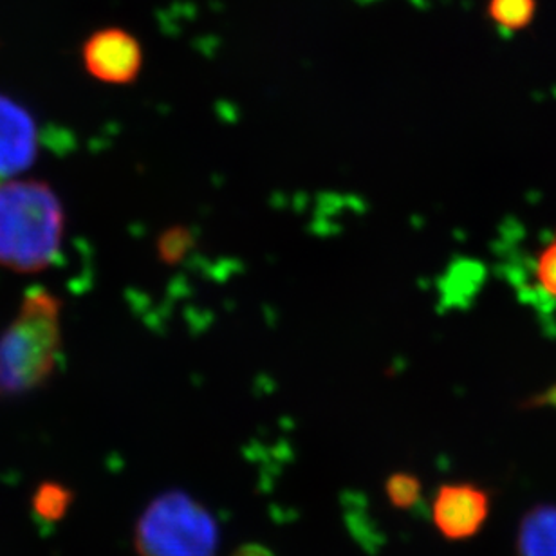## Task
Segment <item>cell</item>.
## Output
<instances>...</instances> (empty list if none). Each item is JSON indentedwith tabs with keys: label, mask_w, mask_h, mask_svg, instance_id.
Here are the masks:
<instances>
[{
	"label": "cell",
	"mask_w": 556,
	"mask_h": 556,
	"mask_svg": "<svg viewBox=\"0 0 556 556\" xmlns=\"http://www.w3.org/2000/svg\"><path fill=\"white\" fill-rule=\"evenodd\" d=\"M81 60L92 78L109 86H129L143 67V49L132 33L108 27L87 38Z\"/></svg>",
	"instance_id": "cell-4"
},
{
	"label": "cell",
	"mask_w": 556,
	"mask_h": 556,
	"mask_svg": "<svg viewBox=\"0 0 556 556\" xmlns=\"http://www.w3.org/2000/svg\"><path fill=\"white\" fill-rule=\"evenodd\" d=\"M553 397H555V400H556V392H555V396H553Z\"/></svg>",
	"instance_id": "cell-14"
},
{
	"label": "cell",
	"mask_w": 556,
	"mask_h": 556,
	"mask_svg": "<svg viewBox=\"0 0 556 556\" xmlns=\"http://www.w3.org/2000/svg\"><path fill=\"white\" fill-rule=\"evenodd\" d=\"M60 300L48 289H31L0 334V397L37 391L53 376L62 351Z\"/></svg>",
	"instance_id": "cell-2"
},
{
	"label": "cell",
	"mask_w": 556,
	"mask_h": 556,
	"mask_svg": "<svg viewBox=\"0 0 556 556\" xmlns=\"http://www.w3.org/2000/svg\"><path fill=\"white\" fill-rule=\"evenodd\" d=\"M536 275H539V282H541L542 288L546 289L547 293L556 299V241H553L541 253Z\"/></svg>",
	"instance_id": "cell-12"
},
{
	"label": "cell",
	"mask_w": 556,
	"mask_h": 556,
	"mask_svg": "<svg viewBox=\"0 0 556 556\" xmlns=\"http://www.w3.org/2000/svg\"><path fill=\"white\" fill-rule=\"evenodd\" d=\"M157 255L161 263L177 264L192 252L193 233L185 226H172L161 233L157 239Z\"/></svg>",
	"instance_id": "cell-11"
},
{
	"label": "cell",
	"mask_w": 556,
	"mask_h": 556,
	"mask_svg": "<svg viewBox=\"0 0 556 556\" xmlns=\"http://www.w3.org/2000/svg\"><path fill=\"white\" fill-rule=\"evenodd\" d=\"M231 556H275L269 552L268 547L258 546V544H247L241 546L237 552L231 553Z\"/></svg>",
	"instance_id": "cell-13"
},
{
	"label": "cell",
	"mask_w": 556,
	"mask_h": 556,
	"mask_svg": "<svg viewBox=\"0 0 556 556\" xmlns=\"http://www.w3.org/2000/svg\"><path fill=\"white\" fill-rule=\"evenodd\" d=\"M488 11L506 29H520L535 15V0H490Z\"/></svg>",
	"instance_id": "cell-9"
},
{
	"label": "cell",
	"mask_w": 556,
	"mask_h": 556,
	"mask_svg": "<svg viewBox=\"0 0 556 556\" xmlns=\"http://www.w3.org/2000/svg\"><path fill=\"white\" fill-rule=\"evenodd\" d=\"M517 547L520 556H556V508L531 509L520 525Z\"/></svg>",
	"instance_id": "cell-7"
},
{
	"label": "cell",
	"mask_w": 556,
	"mask_h": 556,
	"mask_svg": "<svg viewBox=\"0 0 556 556\" xmlns=\"http://www.w3.org/2000/svg\"><path fill=\"white\" fill-rule=\"evenodd\" d=\"M37 125L26 109L0 94V176L26 170L37 157Z\"/></svg>",
	"instance_id": "cell-6"
},
{
	"label": "cell",
	"mask_w": 556,
	"mask_h": 556,
	"mask_svg": "<svg viewBox=\"0 0 556 556\" xmlns=\"http://www.w3.org/2000/svg\"><path fill=\"white\" fill-rule=\"evenodd\" d=\"M421 481L408 471H396L386 481V495L391 506L413 509L421 498Z\"/></svg>",
	"instance_id": "cell-10"
},
{
	"label": "cell",
	"mask_w": 556,
	"mask_h": 556,
	"mask_svg": "<svg viewBox=\"0 0 556 556\" xmlns=\"http://www.w3.org/2000/svg\"><path fill=\"white\" fill-rule=\"evenodd\" d=\"M73 492L60 482H43L33 493V514L42 522H59L64 519L73 504Z\"/></svg>",
	"instance_id": "cell-8"
},
{
	"label": "cell",
	"mask_w": 556,
	"mask_h": 556,
	"mask_svg": "<svg viewBox=\"0 0 556 556\" xmlns=\"http://www.w3.org/2000/svg\"><path fill=\"white\" fill-rule=\"evenodd\" d=\"M135 544L139 556H215L217 528L193 498L166 493L139 517Z\"/></svg>",
	"instance_id": "cell-3"
},
{
	"label": "cell",
	"mask_w": 556,
	"mask_h": 556,
	"mask_svg": "<svg viewBox=\"0 0 556 556\" xmlns=\"http://www.w3.org/2000/svg\"><path fill=\"white\" fill-rule=\"evenodd\" d=\"M64 210L53 188L35 179L0 182V266L38 274L59 255Z\"/></svg>",
	"instance_id": "cell-1"
},
{
	"label": "cell",
	"mask_w": 556,
	"mask_h": 556,
	"mask_svg": "<svg viewBox=\"0 0 556 556\" xmlns=\"http://www.w3.org/2000/svg\"><path fill=\"white\" fill-rule=\"evenodd\" d=\"M490 498L473 484H444L432 504V519L441 535L450 541H465L476 535L486 520Z\"/></svg>",
	"instance_id": "cell-5"
}]
</instances>
